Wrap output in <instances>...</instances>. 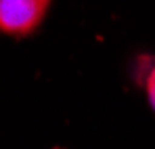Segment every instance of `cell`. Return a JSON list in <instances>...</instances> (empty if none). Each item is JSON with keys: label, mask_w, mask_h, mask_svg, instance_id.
<instances>
[{"label": "cell", "mask_w": 155, "mask_h": 149, "mask_svg": "<svg viewBox=\"0 0 155 149\" xmlns=\"http://www.w3.org/2000/svg\"><path fill=\"white\" fill-rule=\"evenodd\" d=\"M51 0H0V32L27 36L42 23Z\"/></svg>", "instance_id": "1"}, {"label": "cell", "mask_w": 155, "mask_h": 149, "mask_svg": "<svg viewBox=\"0 0 155 149\" xmlns=\"http://www.w3.org/2000/svg\"><path fill=\"white\" fill-rule=\"evenodd\" d=\"M138 80L147 93V99L155 109V59H140V69H138Z\"/></svg>", "instance_id": "2"}]
</instances>
